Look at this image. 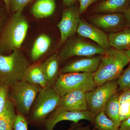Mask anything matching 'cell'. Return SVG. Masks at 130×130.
Returning <instances> with one entry per match:
<instances>
[{
	"label": "cell",
	"mask_w": 130,
	"mask_h": 130,
	"mask_svg": "<svg viewBox=\"0 0 130 130\" xmlns=\"http://www.w3.org/2000/svg\"><path fill=\"white\" fill-rule=\"evenodd\" d=\"M130 62L126 51L111 47L101 55L94 80L96 86L118 78L125 67Z\"/></svg>",
	"instance_id": "6da1fadb"
},
{
	"label": "cell",
	"mask_w": 130,
	"mask_h": 130,
	"mask_svg": "<svg viewBox=\"0 0 130 130\" xmlns=\"http://www.w3.org/2000/svg\"><path fill=\"white\" fill-rule=\"evenodd\" d=\"M29 23L22 12L14 13L0 36V54L7 55L20 49L25 39Z\"/></svg>",
	"instance_id": "7a4b0ae2"
},
{
	"label": "cell",
	"mask_w": 130,
	"mask_h": 130,
	"mask_svg": "<svg viewBox=\"0 0 130 130\" xmlns=\"http://www.w3.org/2000/svg\"><path fill=\"white\" fill-rule=\"evenodd\" d=\"M29 62L20 49L7 55L0 54V84L10 88L24 80Z\"/></svg>",
	"instance_id": "3957f363"
},
{
	"label": "cell",
	"mask_w": 130,
	"mask_h": 130,
	"mask_svg": "<svg viewBox=\"0 0 130 130\" xmlns=\"http://www.w3.org/2000/svg\"><path fill=\"white\" fill-rule=\"evenodd\" d=\"M94 74V73H60L52 88L60 96L77 90L87 93L97 86Z\"/></svg>",
	"instance_id": "277c9868"
},
{
	"label": "cell",
	"mask_w": 130,
	"mask_h": 130,
	"mask_svg": "<svg viewBox=\"0 0 130 130\" xmlns=\"http://www.w3.org/2000/svg\"><path fill=\"white\" fill-rule=\"evenodd\" d=\"M9 88V95L19 113L25 116L29 113L38 93L42 89L25 80L16 83Z\"/></svg>",
	"instance_id": "5b68a950"
},
{
	"label": "cell",
	"mask_w": 130,
	"mask_h": 130,
	"mask_svg": "<svg viewBox=\"0 0 130 130\" xmlns=\"http://www.w3.org/2000/svg\"><path fill=\"white\" fill-rule=\"evenodd\" d=\"M61 96L52 88L42 89L38 93L31 115V119L35 123L44 122L48 115L59 106Z\"/></svg>",
	"instance_id": "8992f818"
},
{
	"label": "cell",
	"mask_w": 130,
	"mask_h": 130,
	"mask_svg": "<svg viewBox=\"0 0 130 130\" xmlns=\"http://www.w3.org/2000/svg\"><path fill=\"white\" fill-rule=\"evenodd\" d=\"M106 50L99 45L92 43L79 37L73 36L67 40L64 46L59 53L60 62L74 56H91L102 55Z\"/></svg>",
	"instance_id": "52a82bcc"
},
{
	"label": "cell",
	"mask_w": 130,
	"mask_h": 130,
	"mask_svg": "<svg viewBox=\"0 0 130 130\" xmlns=\"http://www.w3.org/2000/svg\"><path fill=\"white\" fill-rule=\"evenodd\" d=\"M118 88L117 79L106 82L86 93L88 111L95 116L103 111L106 103Z\"/></svg>",
	"instance_id": "ba28073f"
},
{
	"label": "cell",
	"mask_w": 130,
	"mask_h": 130,
	"mask_svg": "<svg viewBox=\"0 0 130 130\" xmlns=\"http://www.w3.org/2000/svg\"><path fill=\"white\" fill-rule=\"evenodd\" d=\"M95 115L89 111H71L58 107L47 117L44 121L46 130H53L57 123L62 121H73L77 124L80 120H88L94 125Z\"/></svg>",
	"instance_id": "9c48e42d"
},
{
	"label": "cell",
	"mask_w": 130,
	"mask_h": 130,
	"mask_svg": "<svg viewBox=\"0 0 130 130\" xmlns=\"http://www.w3.org/2000/svg\"><path fill=\"white\" fill-rule=\"evenodd\" d=\"M80 14L79 8L73 5L63 11L62 18L57 25L60 33V43L65 42L77 32Z\"/></svg>",
	"instance_id": "30bf717a"
},
{
	"label": "cell",
	"mask_w": 130,
	"mask_h": 130,
	"mask_svg": "<svg viewBox=\"0 0 130 130\" xmlns=\"http://www.w3.org/2000/svg\"><path fill=\"white\" fill-rule=\"evenodd\" d=\"M91 21L98 28L108 32H118L129 27L124 13H115L96 15Z\"/></svg>",
	"instance_id": "8fae6325"
},
{
	"label": "cell",
	"mask_w": 130,
	"mask_h": 130,
	"mask_svg": "<svg viewBox=\"0 0 130 130\" xmlns=\"http://www.w3.org/2000/svg\"><path fill=\"white\" fill-rule=\"evenodd\" d=\"M77 32L79 36L87 38L95 42L105 50L111 48L108 35L99 28L83 20H80Z\"/></svg>",
	"instance_id": "7c38bea8"
},
{
	"label": "cell",
	"mask_w": 130,
	"mask_h": 130,
	"mask_svg": "<svg viewBox=\"0 0 130 130\" xmlns=\"http://www.w3.org/2000/svg\"><path fill=\"white\" fill-rule=\"evenodd\" d=\"M86 92L84 91H73L61 96L59 107L71 111H88Z\"/></svg>",
	"instance_id": "4fadbf2b"
},
{
	"label": "cell",
	"mask_w": 130,
	"mask_h": 130,
	"mask_svg": "<svg viewBox=\"0 0 130 130\" xmlns=\"http://www.w3.org/2000/svg\"><path fill=\"white\" fill-rule=\"evenodd\" d=\"M101 55L74 61L61 68L60 73H95L98 68Z\"/></svg>",
	"instance_id": "5bb4252c"
},
{
	"label": "cell",
	"mask_w": 130,
	"mask_h": 130,
	"mask_svg": "<svg viewBox=\"0 0 130 130\" xmlns=\"http://www.w3.org/2000/svg\"><path fill=\"white\" fill-rule=\"evenodd\" d=\"M60 61L59 53H56L41 63L42 70L47 83L46 88H52L60 74Z\"/></svg>",
	"instance_id": "9a60e30c"
},
{
	"label": "cell",
	"mask_w": 130,
	"mask_h": 130,
	"mask_svg": "<svg viewBox=\"0 0 130 130\" xmlns=\"http://www.w3.org/2000/svg\"><path fill=\"white\" fill-rule=\"evenodd\" d=\"M130 6V0H103L96 6L95 12L124 13Z\"/></svg>",
	"instance_id": "2e32d148"
},
{
	"label": "cell",
	"mask_w": 130,
	"mask_h": 130,
	"mask_svg": "<svg viewBox=\"0 0 130 130\" xmlns=\"http://www.w3.org/2000/svg\"><path fill=\"white\" fill-rule=\"evenodd\" d=\"M24 80L31 84L42 89L46 88L47 83L40 63L30 65L26 71Z\"/></svg>",
	"instance_id": "e0dca14e"
},
{
	"label": "cell",
	"mask_w": 130,
	"mask_h": 130,
	"mask_svg": "<svg viewBox=\"0 0 130 130\" xmlns=\"http://www.w3.org/2000/svg\"><path fill=\"white\" fill-rule=\"evenodd\" d=\"M109 45L113 48L126 51L130 49V28H125L108 35Z\"/></svg>",
	"instance_id": "ac0fdd59"
},
{
	"label": "cell",
	"mask_w": 130,
	"mask_h": 130,
	"mask_svg": "<svg viewBox=\"0 0 130 130\" xmlns=\"http://www.w3.org/2000/svg\"><path fill=\"white\" fill-rule=\"evenodd\" d=\"M55 8V0H37L31 8V13L36 18H44L53 14Z\"/></svg>",
	"instance_id": "d6986e66"
},
{
	"label": "cell",
	"mask_w": 130,
	"mask_h": 130,
	"mask_svg": "<svg viewBox=\"0 0 130 130\" xmlns=\"http://www.w3.org/2000/svg\"><path fill=\"white\" fill-rule=\"evenodd\" d=\"M120 93L117 91L112 95L106 103L103 111L106 116L119 127L121 123L120 119Z\"/></svg>",
	"instance_id": "ffe728a7"
},
{
	"label": "cell",
	"mask_w": 130,
	"mask_h": 130,
	"mask_svg": "<svg viewBox=\"0 0 130 130\" xmlns=\"http://www.w3.org/2000/svg\"><path fill=\"white\" fill-rule=\"evenodd\" d=\"M51 43V38L45 34L40 35L35 40L31 51V58L33 61L40 59L48 50Z\"/></svg>",
	"instance_id": "44dd1931"
},
{
	"label": "cell",
	"mask_w": 130,
	"mask_h": 130,
	"mask_svg": "<svg viewBox=\"0 0 130 130\" xmlns=\"http://www.w3.org/2000/svg\"><path fill=\"white\" fill-rule=\"evenodd\" d=\"M16 116L14 103L9 99L5 109L0 114V130H13Z\"/></svg>",
	"instance_id": "7402d4cb"
},
{
	"label": "cell",
	"mask_w": 130,
	"mask_h": 130,
	"mask_svg": "<svg viewBox=\"0 0 130 130\" xmlns=\"http://www.w3.org/2000/svg\"><path fill=\"white\" fill-rule=\"evenodd\" d=\"M94 125L97 130H119V126L103 111L96 115Z\"/></svg>",
	"instance_id": "603a6c76"
},
{
	"label": "cell",
	"mask_w": 130,
	"mask_h": 130,
	"mask_svg": "<svg viewBox=\"0 0 130 130\" xmlns=\"http://www.w3.org/2000/svg\"><path fill=\"white\" fill-rule=\"evenodd\" d=\"M120 119L121 122L130 117V90L122 91L119 96Z\"/></svg>",
	"instance_id": "cb8c5ba5"
},
{
	"label": "cell",
	"mask_w": 130,
	"mask_h": 130,
	"mask_svg": "<svg viewBox=\"0 0 130 130\" xmlns=\"http://www.w3.org/2000/svg\"><path fill=\"white\" fill-rule=\"evenodd\" d=\"M118 91L130 90V62L128 67L123 71L118 78Z\"/></svg>",
	"instance_id": "d4e9b609"
},
{
	"label": "cell",
	"mask_w": 130,
	"mask_h": 130,
	"mask_svg": "<svg viewBox=\"0 0 130 130\" xmlns=\"http://www.w3.org/2000/svg\"><path fill=\"white\" fill-rule=\"evenodd\" d=\"M9 89L8 87L0 84V114L5 109L10 99Z\"/></svg>",
	"instance_id": "484cf974"
},
{
	"label": "cell",
	"mask_w": 130,
	"mask_h": 130,
	"mask_svg": "<svg viewBox=\"0 0 130 130\" xmlns=\"http://www.w3.org/2000/svg\"><path fill=\"white\" fill-rule=\"evenodd\" d=\"M28 125L25 116L19 113L16 115L13 130H28Z\"/></svg>",
	"instance_id": "4316f807"
},
{
	"label": "cell",
	"mask_w": 130,
	"mask_h": 130,
	"mask_svg": "<svg viewBox=\"0 0 130 130\" xmlns=\"http://www.w3.org/2000/svg\"><path fill=\"white\" fill-rule=\"evenodd\" d=\"M33 0H11L10 8L14 13L22 12L26 5Z\"/></svg>",
	"instance_id": "83f0119b"
},
{
	"label": "cell",
	"mask_w": 130,
	"mask_h": 130,
	"mask_svg": "<svg viewBox=\"0 0 130 130\" xmlns=\"http://www.w3.org/2000/svg\"><path fill=\"white\" fill-rule=\"evenodd\" d=\"M79 3V9L80 14L83 13L88 8L98 0H77Z\"/></svg>",
	"instance_id": "f1b7e54d"
},
{
	"label": "cell",
	"mask_w": 130,
	"mask_h": 130,
	"mask_svg": "<svg viewBox=\"0 0 130 130\" xmlns=\"http://www.w3.org/2000/svg\"><path fill=\"white\" fill-rule=\"evenodd\" d=\"M119 130H130V117L121 122Z\"/></svg>",
	"instance_id": "f546056e"
},
{
	"label": "cell",
	"mask_w": 130,
	"mask_h": 130,
	"mask_svg": "<svg viewBox=\"0 0 130 130\" xmlns=\"http://www.w3.org/2000/svg\"><path fill=\"white\" fill-rule=\"evenodd\" d=\"M129 27L130 28V6L124 13Z\"/></svg>",
	"instance_id": "4dcf8cb0"
},
{
	"label": "cell",
	"mask_w": 130,
	"mask_h": 130,
	"mask_svg": "<svg viewBox=\"0 0 130 130\" xmlns=\"http://www.w3.org/2000/svg\"><path fill=\"white\" fill-rule=\"evenodd\" d=\"M63 4L67 7L72 6L75 2V0H62Z\"/></svg>",
	"instance_id": "1f68e13d"
},
{
	"label": "cell",
	"mask_w": 130,
	"mask_h": 130,
	"mask_svg": "<svg viewBox=\"0 0 130 130\" xmlns=\"http://www.w3.org/2000/svg\"><path fill=\"white\" fill-rule=\"evenodd\" d=\"M74 130H95L91 129L89 126H83L81 125H77Z\"/></svg>",
	"instance_id": "d6a6232c"
},
{
	"label": "cell",
	"mask_w": 130,
	"mask_h": 130,
	"mask_svg": "<svg viewBox=\"0 0 130 130\" xmlns=\"http://www.w3.org/2000/svg\"><path fill=\"white\" fill-rule=\"evenodd\" d=\"M6 4V7L7 9H10V3L11 0H3Z\"/></svg>",
	"instance_id": "836d02e7"
},
{
	"label": "cell",
	"mask_w": 130,
	"mask_h": 130,
	"mask_svg": "<svg viewBox=\"0 0 130 130\" xmlns=\"http://www.w3.org/2000/svg\"><path fill=\"white\" fill-rule=\"evenodd\" d=\"M77 125H73L71 128L67 130H74L75 128L76 127Z\"/></svg>",
	"instance_id": "e575fe53"
},
{
	"label": "cell",
	"mask_w": 130,
	"mask_h": 130,
	"mask_svg": "<svg viewBox=\"0 0 130 130\" xmlns=\"http://www.w3.org/2000/svg\"><path fill=\"white\" fill-rule=\"evenodd\" d=\"M126 53L129 58L130 59V49L126 51Z\"/></svg>",
	"instance_id": "d590c367"
},
{
	"label": "cell",
	"mask_w": 130,
	"mask_h": 130,
	"mask_svg": "<svg viewBox=\"0 0 130 130\" xmlns=\"http://www.w3.org/2000/svg\"><path fill=\"white\" fill-rule=\"evenodd\" d=\"M0 23H1V20H0ZM0 24H1V23H0Z\"/></svg>",
	"instance_id": "8d00e7d4"
}]
</instances>
